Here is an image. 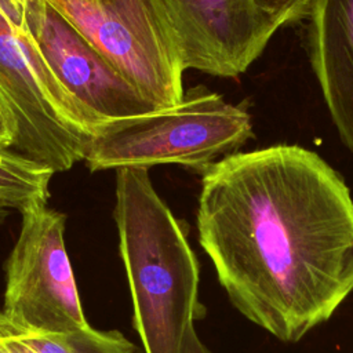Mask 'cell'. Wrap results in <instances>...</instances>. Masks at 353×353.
<instances>
[{
	"instance_id": "14",
	"label": "cell",
	"mask_w": 353,
	"mask_h": 353,
	"mask_svg": "<svg viewBox=\"0 0 353 353\" xmlns=\"http://www.w3.org/2000/svg\"><path fill=\"white\" fill-rule=\"evenodd\" d=\"M179 353H211V352L197 336L194 325H190L185 334Z\"/></svg>"
},
{
	"instance_id": "2",
	"label": "cell",
	"mask_w": 353,
	"mask_h": 353,
	"mask_svg": "<svg viewBox=\"0 0 353 353\" xmlns=\"http://www.w3.org/2000/svg\"><path fill=\"white\" fill-rule=\"evenodd\" d=\"M114 219L132 325L145 353H179L203 316L199 262L182 223L154 190L148 167L116 170Z\"/></svg>"
},
{
	"instance_id": "16",
	"label": "cell",
	"mask_w": 353,
	"mask_h": 353,
	"mask_svg": "<svg viewBox=\"0 0 353 353\" xmlns=\"http://www.w3.org/2000/svg\"><path fill=\"white\" fill-rule=\"evenodd\" d=\"M8 211H10V207L7 205V203H4L0 199V223L4 222V219L8 216Z\"/></svg>"
},
{
	"instance_id": "8",
	"label": "cell",
	"mask_w": 353,
	"mask_h": 353,
	"mask_svg": "<svg viewBox=\"0 0 353 353\" xmlns=\"http://www.w3.org/2000/svg\"><path fill=\"white\" fill-rule=\"evenodd\" d=\"M185 69L237 77L263 52L280 26L251 0H164Z\"/></svg>"
},
{
	"instance_id": "11",
	"label": "cell",
	"mask_w": 353,
	"mask_h": 353,
	"mask_svg": "<svg viewBox=\"0 0 353 353\" xmlns=\"http://www.w3.org/2000/svg\"><path fill=\"white\" fill-rule=\"evenodd\" d=\"M54 171L10 149L0 150V199L10 208L23 212L46 205Z\"/></svg>"
},
{
	"instance_id": "7",
	"label": "cell",
	"mask_w": 353,
	"mask_h": 353,
	"mask_svg": "<svg viewBox=\"0 0 353 353\" xmlns=\"http://www.w3.org/2000/svg\"><path fill=\"white\" fill-rule=\"evenodd\" d=\"M25 30L51 73L97 128L160 110L48 0L25 1Z\"/></svg>"
},
{
	"instance_id": "6",
	"label": "cell",
	"mask_w": 353,
	"mask_h": 353,
	"mask_svg": "<svg viewBox=\"0 0 353 353\" xmlns=\"http://www.w3.org/2000/svg\"><path fill=\"white\" fill-rule=\"evenodd\" d=\"M21 214V232L4 266L0 314L17 327L37 332L90 327L65 248V215L47 204Z\"/></svg>"
},
{
	"instance_id": "15",
	"label": "cell",
	"mask_w": 353,
	"mask_h": 353,
	"mask_svg": "<svg viewBox=\"0 0 353 353\" xmlns=\"http://www.w3.org/2000/svg\"><path fill=\"white\" fill-rule=\"evenodd\" d=\"M14 141V134L12 128L10 125V121L7 116L4 114L3 109L0 108V150L10 149Z\"/></svg>"
},
{
	"instance_id": "4",
	"label": "cell",
	"mask_w": 353,
	"mask_h": 353,
	"mask_svg": "<svg viewBox=\"0 0 353 353\" xmlns=\"http://www.w3.org/2000/svg\"><path fill=\"white\" fill-rule=\"evenodd\" d=\"M0 108L12 128L10 150L51 168L84 160L95 121L51 73L25 29L0 8Z\"/></svg>"
},
{
	"instance_id": "9",
	"label": "cell",
	"mask_w": 353,
	"mask_h": 353,
	"mask_svg": "<svg viewBox=\"0 0 353 353\" xmlns=\"http://www.w3.org/2000/svg\"><path fill=\"white\" fill-rule=\"evenodd\" d=\"M307 54L341 141L353 153V0H314Z\"/></svg>"
},
{
	"instance_id": "17",
	"label": "cell",
	"mask_w": 353,
	"mask_h": 353,
	"mask_svg": "<svg viewBox=\"0 0 353 353\" xmlns=\"http://www.w3.org/2000/svg\"><path fill=\"white\" fill-rule=\"evenodd\" d=\"M0 353H6V352H3V350H1V349H0Z\"/></svg>"
},
{
	"instance_id": "5",
	"label": "cell",
	"mask_w": 353,
	"mask_h": 353,
	"mask_svg": "<svg viewBox=\"0 0 353 353\" xmlns=\"http://www.w3.org/2000/svg\"><path fill=\"white\" fill-rule=\"evenodd\" d=\"M160 109L185 97L176 30L164 0H48Z\"/></svg>"
},
{
	"instance_id": "10",
	"label": "cell",
	"mask_w": 353,
	"mask_h": 353,
	"mask_svg": "<svg viewBox=\"0 0 353 353\" xmlns=\"http://www.w3.org/2000/svg\"><path fill=\"white\" fill-rule=\"evenodd\" d=\"M0 349L6 353H137L119 331L91 327L70 332H37L17 327L0 314Z\"/></svg>"
},
{
	"instance_id": "1",
	"label": "cell",
	"mask_w": 353,
	"mask_h": 353,
	"mask_svg": "<svg viewBox=\"0 0 353 353\" xmlns=\"http://www.w3.org/2000/svg\"><path fill=\"white\" fill-rule=\"evenodd\" d=\"M199 241L233 306L285 343L327 321L353 291V200L298 145L236 152L203 175Z\"/></svg>"
},
{
	"instance_id": "12",
	"label": "cell",
	"mask_w": 353,
	"mask_h": 353,
	"mask_svg": "<svg viewBox=\"0 0 353 353\" xmlns=\"http://www.w3.org/2000/svg\"><path fill=\"white\" fill-rule=\"evenodd\" d=\"M251 3L281 28L306 19L314 0H251Z\"/></svg>"
},
{
	"instance_id": "3",
	"label": "cell",
	"mask_w": 353,
	"mask_h": 353,
	"mask_svg": "<svg viewBox=\"0 0 353 353\" xmlns=\"http://www.w3.org/2000/svg\"><path fill=\"white\" fill-rule=\"evenodd\" d=\"M252 135L251 116L243 106L200 87L174 108L101 124L84 160L91 171L156 164L205 171Z\"/></svg>"
},
{
	"instance_id": "13",
	"label": "cell",
	"mask_w": 353,
	"mask_h": 353,
	"mask_svg": "<svg viewBox=\"0 0 353 353\" xmlns=\"http://www.w3.org/2000/svg\"><path fill=\"white\" fill-rule=\"evenodd\" d=\"M25 1L26 0H0L1 11L18 29H25Z\"/></svg>"
}]
</instances>
